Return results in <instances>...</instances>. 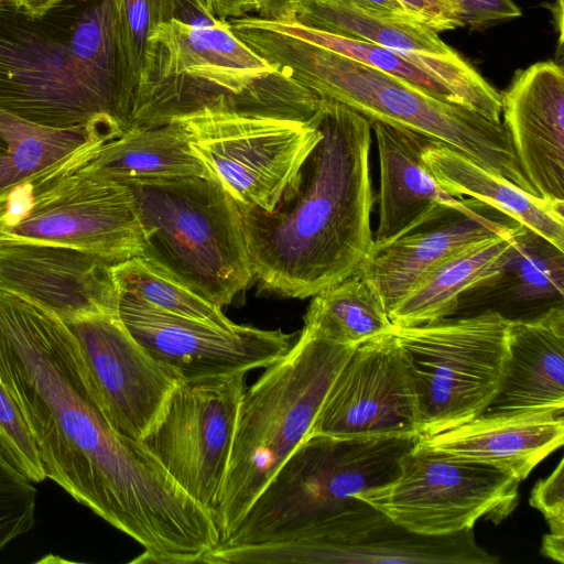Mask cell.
<instances>
[{
	"mask_svg": "<svg viewBox=\"0 0 564 564\" xmlns=\"http://www.w3.org/2000/svg\"><path fill=\"white\" fill-rule=\"evenodd\" d=\"M0 380L46 474L142 547L133 562L193 564L219 542L212 514L139 442L108 424L66 324L0 289Z\"/></svg>",
	"mask_w": 564,
	"mask_h": 564,
	"instance_id": "obj_1",
	"label": "cell"
},
{
	"mask_svg": "<svg viewBox=\"0 0 564 564\" xmlns=\"http://www.w3.org/2000/svg\"><path fill=\"white\" fill-rule=\"evenodd\" d=\"M311 120L322 138L293 192L272 212L238 205L254 276L290 299L312 297L356 274L373 247L370 122L328 98Z\"/></svg>",
	"mask_w": 564,
	"mask_h": 564,
	"instance_id": "obj_2",
	"label": "cell"
},
{
	"mask_svg": "<svg viewBox=\"0 0 564 564\" xmlns=\"http://www.w3.org/2000/svg\"><path fill=\"white\" fill-rule=\"evenodd\" d=\"M321 98L273 67L228 20L151 31L133 95L131 129L209 112L310 121Z\"/></svg>",
	"mask_w": 564,
	"mask_h": 564,
	"instance_id": "obj_3",
	"label": "cell"
},
{
	"mask_svg": "<svg viewBox=\"0 0 564 564\" xmlns=\"http://www.w3.org/2000/svg\"><path fill=\"white\" fill-rule=\"evenodd\" d=\"M232 32L273 67L319 98L336 100L369 121L440 141L536 195L501 121L437 99L376 68L278 31L258 17L229 20Z\"/></svg>",
	"mask_w": 564,
	"mask_h": 564,
	"instance_id": "obj_4",
	"label": "cell"
},
{
	"mask_svg": "<svg viewBox=\"0 0 564 564\" xmlns=\"http://www.w3.org/2000/svg\"><path fill=\"white\" fill-rule=\"evenodd\" d=\"M88 0H65L32 18L0 0V110L61 129L87 128L115 140L131 108L97 74L76 28Z\"/></svg>",
	"mask_w": 564,
	"mask_h": 564,
	"instance_id": "obj_5",
	"label": "cell"
},
{
	"mask_svg": "<svg viewBox=\"0 0 564 564\" xmlns=\"http://www.w3.org/2000/svg\"><path fill=\"white\" fill-rule=\"evenodd\" d=\"M420 435L306 437L250 506L226 545L273 540L304 525L329 522L346 535L387 516L356 498L400 474V460Z\"/></svg>",
	"mask_w": 564,
	"mask_h": 564,
	"instance_id": "obj_6",
	"label": "cell"
},
{
	"mask_svg": "<svg viewBox=\"0 0 564 564\" xmlns=\"http://www.w3.org/2000/svg\"><path fill=\"white\" fill-rule=\"evenodd\" d=\"M356 347L303 327L291 348L246 388L214 517L219 542L232 534L262 489L308 436L327 392Z\"/></svg>",
	"mask_w": 564,
	"mask_h": 564,
	"instance_id": "obj_7",
	"label": "cell"
},
{
	"mask_svg": "<svg viewBox=\"0 0 564 564\" xmlns=\"http://www.w3.org/2000/svg\"><path fill=\"white\" fill-rule=\"evenodd\" d=\"M142 258L221 307L254 276L238 204L215 178L127 180Z\"/></svg>",
	"mask_w": 564,
	"mask_h": 564,
	"instance_id": "obj_8",
	"label": "cell"
},
{
	"mask_svg": "<svg viewBox=\"0 0 564 564\" xmlns=\"http://www.w3.org/2000/svg\"><path fill=\"white\" fill-rule=\"evenodd\" d=\"M97 150L17 187L0 204V240L72 247L115 263L141 257L142 231L127 186L84 166Z\"/></svg>",
	"mask_w": 564,
	"mask_h": 564,
	"instance_id": "obj_9",
	"label": "cell"
},
{
	"mask_svg": "<svg viewBox=\"0 0 564 564\" xmlns=\"http://www.w3.org/2000/svg\"><path fill=\"white\" fill-rule=\"evenodd\" d=\"M510 319L494 310L394 327L415 388L420 435L477 417L498 392Z\"/></svg>",
	"mask_w": 564,
	"mask_h": 564,
	"instance_id": "obj_10",
	"label": "cell"
},
{
	"mask_svg": "<svg viewBox=\"0 0 564 564\" xmlns=\"http://www.w3.org/2000/svg\"><path fill=\"white\" fill-rule=\"evenodd\" d=\"M520 482L506 469L444 455L416 442L402 456L395 479L356 498L409 531L444 535L473 529L480 518L502 521L517 506Z\"/></svg>",
	"mask_w": 564,
	"mask_h": 564,
	"instance_id": "obj_11",
	"label": "cell"
},
{
	"mask_svg": "<svg viewBox=\"0 0 564 564\" xmlns=\"http://www.w3.org/2000/svg\"><path fill=\"white\" fill-rule=\"evenodd\" d=\"M176 121L235 202L264 212H272L293 192L322 138L312 120L203 112Z\"/></svg>",
	"mask_w": 564,
	"mask_h": 564,
	"instance_id": "obj_12",
	"label": "cell"
},
{
	"mask_svg": "<svg viewBox=\"0 0 564 564\" xmlns=\"http://www.w3.org/2000/svg\"><path fill=\"white\" fill-rule=\"evenodd\" d=\"M246 372L182 380L140 441L212 517L228 468Z\"/></svg>",
	"mask_w": 564,
	"mask_h": 564,
	"instance_id": "obj_13",
	"label": "cell"
},
{
	"mask_svg": "<svg viewBox=\"0 0 564 564\" xmlns=\"http://www.w3.org/2000/svg\"><path fill=\"white\" fill-rule=\"evenodd\" d=\"M119 293L118 314L131 336L182 380L265 368L290 348L292 334L235 324L221 327L174 315Z\"/></svg>",
	"mask_w": 564,
	"mask_h": 564,
	"instance_id": "obj_14",
	"label": "cell"
},
{
	"mask_svg": "<svg viewBox=\"0 0 564 564\" xmlns=\"http://www.w3.org/2000/svg\"><path fill=\"white\" fill-rule=\"evenodd\" d=\"M77 343L99 406L118 434L141 441L182 381L128 332L119 315L64 322Z\"/></svg>",
	"mask_w": 564,
	"mask_h": 564,
	"instance_id": "obj_15",
	"label": "cell"
},
{
	"mask_svg": "<svg viewBox=\"0 0 564 564\" xmlns=\"http://www.w3.org/2000/svg\"><path fill=\"white\" fill-rule=\"evenodd\" d=\"M393 330L356 347L327 392L308 436L420 435L414 383Z\"/></svg>",
	"mask_w": 564,
	"mask_h": 564,
	"instance_id": "obj_16",
	"label": "cell"
},
{
	"mask_svg": "<svg viewBox=\"0 0 564 564\" xmlns=\"http://www.w3.org/2000/svg\"><path fill=\"white\" fill-rule=\"evenodd\" d=\"M115 262L89 251L30 240H0V289L63 322L119 315Z\"/></svg>",
	"mask_w": 564,
	"mask_h": 564,
	"instance_id": "obj_17",
	"label": "cell"
},
{
	"mask_svg": "<svg viewBox=\"0 0 564 564\" xmlns=\"http://www.w3.org/2000/svg\"><path fill=\"white\" fill-rule=\"evenodd\" d=\"M503 124L538 196L564 200V70L539 62L517 72L501 94Z\"/></svg>",
	"mask_w": 564,
	"mask_h": 564,
	"instance_id": "obj_18",
	"label": "cell"
},
{
	"mask_svg": "<svg viewBox=\"0 0 564 564\" xmlns=\"http://www.w3.org/2000/svg\"><path fill=\"white\" fill-rule=\"evenodd\" d=\"M516 224L474 199L466 210L449 209L372 248L359 272L376 285L389 313L432 267L474 243L505 234Z\"/></svg>",
	"mask_w": 564,
	"mask_h": 564,
	"instance_id": "obj_19",
	"label": "cell"
},
{
	"mask_svg": "<svg viewBox=\"0 0 564 564\" xmlns=\"http://www.w3.org/2000/svg\"><path fill=\"white\" fill-rule=\"evenodd\" d=\"M263 21L278 31L401 79L437 99L473 109L491 121H501V94L458 53L452 56L410 53L295 22Z\"/></svg>",
	"mask_w": 564,
	"mask_h": 564,
	"instance_id": "obj_20",
	"label": "cell"
},
{
	"mask_svg": "<svg viewBox=\"0 0 564 564\" xmlns=\"http://www.w3.org/2000/svg\"><path fill=\"white\" fill-rule=\"evenodd\" d=\"M564 415V308L552 305L508 326L505 372L478 416Z\"/></svg>",
	"mask_w": 564,
	"mask_h": 564,
	"instance_id": "obj_21",
	"label": "cell"
},
{
	"mask_svg": "<svg viewBox=\"0 0 564 564\" xmlns=\"http://www.w3.org/2000/svg\"><path fill=\"white\" fill-rule=\"evenodd\" d=\"M369 122L380 163L379 223L372 248L449 209L471 206L474 198L449 195L429 170L423 151L431 138L380 121Z\"/></svg>",
	"mask_w": 564,
	"mask_h": 564,
	"instance_id": "obj_22",
	"label": "cell"
},
{
	"mask_svg": "<svg viewBox=\"0 0 564 564\" xmlns=\"http://www.w3.org/2000/svg\"><path fill=\"white\" fill-rule=\"evenodd\" d=\"M564 442V415L477 416L417 444L453 457L506 469L520 481Z\"/></svg>",
	"mask_w": 564,
	"mask_h": 564,
	"instance_id": "obj_23",
	"label": "cell"
},
{
	"mask_svg": "<svg viewBox=\"0 0 564 564\" xmlns=\"http://www.w3.org/2000/svg\"><path fill=\"white\" fill-rule=\"evenodd\" d=\"M423 160L449 195L488 204L564 251V200L533 195L434 139L424 148Z\"/></svg>",
	"mask_w": 564,
	"mask_h": 564,
	"instance_id": "obj_24",
	"label": "cell"
},
{
	"mask_svg": "<svg viewBox=\"0 0 564 564\" xmlns=\"http://www.w3.org/2000/svg\"><path fill=\"white\" fill-rule=\"evenodd\" d=\"M517 225L427 270L389 311L394 327L417 326L452 316L465 292L501 280L512 254Z\"/></svg>",
	"mask_w": 564,
	"mask_h": 564,
	"instance_id": "obj_25",
	"label": "cell"
},
{
	"mask_svg": "<svg viewBox=\"0 0 564 564\" xmlns=\"http://www.w3.org/2000/svg\"><path fill=\"white\" fill-rule=\"evenodd\" d=\"M84 166L117 182L188 176L215 178L193 151L176 120L130 129L101 145Z\"/></svg>",
	"mask_w": 564,
	"mask_h": 564,
	"instance_id": "obj_26",
	"label": "cell"
},
{
	"mask_svg": "<svg viewBox=\"0 0 564 564\" xmlns=\"http://www.w3.org/2000/svg\"><path fill=\"white\" fill-rule=\"evenodd\" d=\"M107 142L87 128L47 127L0 110V204L17 187Z\"/></svg>",
	"mask_w": 564,
	"mask_h": 564,
	"instance_id": "obj_27",
	"label": "cell"
},
{
	"mask_svg": "<svg viewBox=\"0 0 564 564\" xmlns=\"http://www.w3.org/2000/svg\"><path fill=\"white\" fill-rule=\"evenodd\" d=\"M292 22L397 51L438 56L457 53L436 31L417 21L383 17L326 0H303Z\"/></svg>",
	"mask_w": 564,
	"mask_h": 564,
	"instance_id": "obj_28",
	"label": "cell"
},
{
	"mask_svg": "<svg viewBox=\"0 0 564 564\" xmlns=\"http://www.w3.org/2000/svg\"><path fill=\"white\" fill-rule=\"evenodd\" d=\"M312 297L304 327L335 343L358 346L394 329L378 289L360 272Z\"/></svg>",
	"mask_w": 564,
	"mask_h": 564,
	"instance_id": "obj_29",
	"label": "cell"
},
{
	"mask_svg": "<svg viewBox=\"0 0 564 564\" xmlns=\"http://www.w3.org/2000/svg\"><path fill=\"white\" fill-rule=\"evenodd\" d=\"M118 292L134 296L164 312L221 327L235 325L221 307L202 297L142 257L113 264Z\"/></svg>",
	"mask_w": 564,
	"mask_h": 564,
	"instance_id": "obj_30",
	"label": "cell"
},
{
	"mask_svg": "<svg viewBox=\"0 0 564 564\" xmlns=\"http://www.w3.org/2000/svg\"><path fill=\"white\" fill-rule=\"evenodd\" d=\"M511 275V299L516 302H562L564 251L518 224L514 246L503 276Z\"/></svg>",
	"mask_w": 564,
	"mask_h": 564,
	"instance_id": "obj_31",
	"label": "cell"
},
{
	"mask_svg": "<svg viewBox=\"0 0 564 564\" xmlns=\"http://www.w3.org/2000/svg\"><path fill=\"white\" fill-rule=\"evenodd\" d=\"M36 489L0 451V551L35 523Z\"/></svg>",
	"mask_w": 564,
	"mask_h": 564,
	"instance_id": "obj_32",
	"label": "cell"
},
{
	"mask_svg": "<svg viewBox=\"0 0 564 564\" xmlns=\"http://www.w3.org/2000/svg\"><path fill=\"white\" fill-rule=\"evenodd\" d=\"M0 451L32 482L46 479L24 416L0 380Z\"/></svg>",
	"mask_w": 564,
	"mask_h": 564,
	"instance_id": "obj_33",
	"label": "cell"
},
{
	"mask_svg": "<svg viewBox=\"0 0 564 564\" xmlns=\"http://www.w3.org/2000/svg\"><path fill=\"white\" fill-rule=\"evenodd\" d=\"M117 15L124 65L137 87L148 40L158 24L155 0H117Z\"/></svg>",
	"mask_w": 564,
	"mask_h": 564,
	"instance_id": "obj_34",
	"label": "cell"
},
{
	"mask_svg": "<svg viewBox=\"0 0 564 564\" xmlns=\"http://www.w3.org/2000/svg\"><path fill=\"white\" fill-rule=\"evenodd\" d=\"M557 467L545 479L536 482L532 489L530 503L540 510L550 527L544 535L541 552L560 563L564 562V464Z\"/></svg>",
	"mask_w": 564,
	"mask_h": 564,
	"instance_id": "obj_35",
	"label": "cell"
},
{
	"mask_svg": "<svg viewBox=\"0 0 564 564\" xmlns=\"http://www.w3.org/2000/svg\"><path fill=\"white\" fill-rule=\"evenodd\" d=\"M456 6L463 25L474 29L522 15L512 0H452Z\"/></svg>",
	"mask_w": 564,
	"mask_h": 564,
	"instance_id": "obj_36",
	"label": "cell"
},
{
	"mask_svg": "<svg viewBox=\"0 0 564 564\" xmlns=\"http://www.w3.org/2000/svg\"><path fill=\"white\" fill-rule=\"evenodd\" d=\"M416 21L437 33L464 26L452 0H397Z\"/></svg>",
	"mask_w": 564,
	"mask_h": 564,
	"instance_id": "obj_37",
	"label": "cell"
},
{
	"mask_svg": "<svg viewBox=\"0 0 564 564\" xmlns=\"http://www.w3.org/2000/svg\"><path fill=\"white\" fill-rule=\"evenodd\" d=\"M303 0H230L229 19L256 12L258 18L271 22H292Z\"/></svg>",
	"mask_w": 564,
	"mask_h": 564,
	"instance_id": "obj_38",
	"label": "cell"
},
{
	"mask_svg": "<svg viewBox=\"0 0 564 564\" xmlns=\"http://www.w3.org/2000/svg\"><path fill=\"white\" fill-rule=\"evenodd\" d=\"M326 1L354 7L359 10H364V11L383 15V17L416 21L403 9V7L397 0H326Z\"/></svg>",
	"mask_w": 564,
	"mask_h": 564,
	"instance_id": "obj_39",
	"label": "cell"
},
{
	"mask_svg": "<svg viewBox=\"0 0 564 564\" xmlns=\"http://www.w3.org/2000/svg\"><path fill=\"white\" fill-rule=\"evenodd\" d=\"M65 0H17V6L32 18H41Z\"/></svg>",
	"mask_w": 564,
	"mask_h": 564,
	"instance_id": "obj_40",
	"label": "cell"
},
{
	"mask_svg": "<svg viewBox=\"0 0 564 564\" xmlns=\"http://www.w3.org/2000/svg\"><path fill=\"white\" fill-rule=\"evenodd\" d=\"M552 12L554 26L558 34V46L563 45V0H555L552 4H547Z\"/></svg>",
	"mask_w": 564,
	"mask_h": 564,
	"instance_id": "obj_41",
	"label": "cell"
},
{
	"mask_svg": "<svg viewBox=\"0 0 564 564\" xmlns=\"http://www.w3.org/2000/svg\"><path fill=\"white\" fill-rule=\"evenodd\" d=\"M216 17L221 20L229 19L230 0H207Z\"/></svg>",
	"mask_w": 564,
	"mask_h": 564,
	"instance_id": "obj_42",
	"label": "cell"
},
{
	"mask_svg": "<svg viewBox=\"0 0 564 564\" xmlns=\"http://www.w3.org/2000/svg\"><path fill=\"white\" fill-rule=\"evenodd\" d=\"M17 3V0H13Z\"/></svg>",
	"mask_w": 564,
	"mask_h": 564,
	"instance_id": "obj_43",
	"label": "cell"
}]
</instances>
